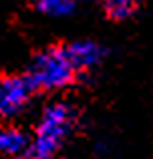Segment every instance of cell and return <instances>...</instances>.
<instances>
[{
	"instance_id": "cell-1",
	"label": "cell",
	"mask_w": 153,
	"mask_h": 159,
	"mask_svg": "<svg viewBox=\"0 0 153 159\" xmlns=\"http://www.w3.org/2000/svg\"><path fill=\"white\" fill-rule=\"evenodd\" d=\"M77 121L79 111L71 101H51L43 109L38 123L34 125L30 149L26 155L30 159H55L69 137L75 133Z\"/></svg>"
},
{
	"instance_id": "cell-2",
	"label": "cell",
	"mask_w": 153,
	"mask_h": 159,
	"mask_svg": "<svg viewBox=\"0 0 153 159\" xmlns=\"http://www.w3.org/2000/svg\"><path fill=\"white\" fill-rule=\"evenodd\" d=\"M24 75L34 93H52L71 87L77 81L79 70L73 65L65 44H52L30 58Z\"/></svg>"
},
{
	"instance_id": "cell-3",
	"label": "cell",
	"mask_w": 153,
	"mask_h": 159,
	"mask_svg": "<svg viewBox=\"0 0 153 159\" xmlns=\"http://www.w3.org/2000/svg\"><path fill=\"white\" fill-rule=\"evenodd\" d=\"M30 81L26 75H4L0 77V119H14L26 111L34 97Z\"/></svg>"
},
{
	"instance_id": "cell-4",
	"label": "cell",
	"mask_w": 153,
	"mask_h": 159,
	"mask_svg": "<svg viewBox=\"0 0 153 159\" xmlns=\"http://www.w3.org/2000/svg\"><path fill=\"white\" fill-rule=\"evenodd\" d=\"M69 57H71L75 69L81 73H87V70H93L97 66H101L103 62L107 61L109 57V47L99 40H93V39H79V40H73V43L65 44Z\"/></svg>"
},
{
	"instance_id": "cell-5",
	"label": "cell",
	"mask_w": 153,
	"mask_h": 159,
	"mask_svg": "<svg viewBox=\"0 0 153 159\" xmlns=\"http://www.w3.org/2000/svg\"><path fill=\"white\" fill-rule=\"evenodd\" d=\"M30 139L32 135H28L16 125H2L0 127V155L10 159L24 157L30 149Z\"/></svg>"
},
{
	"instance_id": "cell-6",
	"label": "cell",
	"mask_w": 153,
	"mask_h": 159,
	"mask_svg": "<svg viewBox=\"0 0 153 159\" xmlns=\"http://www.w3.org/2000/svg\"><path fill=\"white\" fill-rule=\"evenodd\" d=\"M32 8L48 18H69L79 12V4L75 0H36L32 2Z\"/></svg>"
},
{
	"instance_id": "cell-7",
	"label": "cell",
	"mask_w": 153,
	"mask_h": 159,
	"mask_svg": "<svg viewBox=\"0 0 153 159\" xmlns=\"http://www.w3.org/2000/svg\"><path fill=\"white\" fill-rule=\"evenodd\" d=\"M103 12L113 22H125L139 12V4L133 0H107L103 2Z\"/></svg>"
},
{
	"instance_id": "cell-8",
	"label": "cell",
	"mask_w": 153,
	"mask_h": 159,
	"mask_svg": "<svg viewBox=\"0 0 153 159\" xmlns=\"http://www.w3.org/2000/svg\"><path fill=\"white\" fill-rule=\"evenodd\" d=\"M18 159H30V157H28V155H24V157H18Z\"/></svg>"
}]
</instances>
